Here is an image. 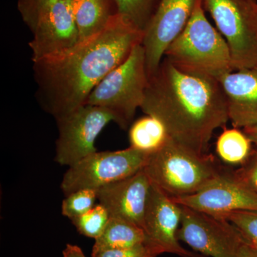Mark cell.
Segmentation results:
<instances>
[{
  "label": "cell",
  "instance_id": "obj_28",
  "mask_svg": "<svg viewBox=\"0 0 257 257\" xmlns=\"http://www.w3.org/2000/svg\"><path fill=\"white\" fill-rule=\"evenodd\" d=\"M63 257H87L77 245L68 243L63 251Z\"/></svg>",
  "mask_w": 257,
  "mask_h": 257
},
{
  "label": "cell",
  "instance_id": "obj_19",
  "mask_svg": "<svg viewBox=\"0 0 257 257\" xmlns=\"http://www.w3.org/2000/svg\"><path fill=\"white\" fill-rule=\"evenodd\" d=\"M252 143L247 135L239 128H224L216 141V151L226 163L243 165L251 156Z\"/></svg>",
  "mask_w": 257,
  "mask_h": 257
},
{
  "label": "cell",
  "instance_id": "obj_17",
  "mask_svg": "<svg viewBox=\"0 0 257 257\" xmlns=\"http://www.w3.org/2000/svg\"><path fill=\"white\" fill-rule=\"evenodd\" d=\"M146 242L143 228L124 219L110 217L102 234L95 239L92 256L106 250L133 247Z\"/></svg>",
  "mask_w": 257,
  "mask_h": 257
},
{
  "label": "cell",
  "instance_id": "obj_8",
  "mask_svg": "<svg viewBox=\"0 0 257 257\" xmlns=\"http://www.w3.org/2000/svg\"><path fill=\"white\" fill-rule=\"evenodd\" d=\"M58 138L55 161L61 166L77 163L96 151V139L106 125L116 123L114 113L100 106L84 104L57 118Z\"/></svg>",
  "mask_w": 257,
  "mask_h": 257
},
{
  "label": "cell",
  "instance_id": "obj_14",
  "mask_svg": "<svg viewBox=\"0 0 257 257\" xmlns=\"http://www.w3.org/2000/svg\"><path fill=\"white\" fill-rule=\"evenodd\" d=\"M151 185L143 168L131 177L98 189V200L107 209L110 217L124 219L143 229Z\"/></svg>",
  "mask_w": 257,
  "mask_h": 257
},
{
  "label": "cell",
  "instance_id": "obj_2",
  "mask_svg": "<svg viewBox=\"0 0 257 257\" xmlns=\"http://www.w3.org/2000/svg\"><path fill=\"white\" fill-rule=\"evenodd\" d=\"M140 109L160 120L171 139L201 155L208 154L213 133L229 120L218 79L185 72L166 57L149 77Z\"/></svg>",
  "mask_w": 257,
  "mask_h": 257
},
{
  "label": "cell",
  "instance_id": "obj_6",
  "mask_svg": "<svg viewBox=\"0 0 257 257\" xmlns=\"http://www.w3.org/2000/svg\"><path fill=\"white\" fill-rule=\"evenodd\" d=\"M227 42L234 70L257 64V4L248 0H202Z\"/></svg>",
  "mask_w": 257,
  "mask_h": 257
},
{
  "label": "cell",
  "instance_id": "obj_13",
  "mask_svg": "<svg viewBox=\"0 0 257 257\" xmlns=\"http://www.w3.org/2000/svg\"><path fill=\"white\" fill-rule=\"evenodd\" d=\"M182 219V207L173 198L152 184L147 200L144 226L147 242L161 253L181 257H204L182 247L177 237Z\"/></svg>",
  "mask_w": 257,
  "mask_h": 257
},
{
  "label": "cell",
  "instance_id": "obj_1",
  "mask_svg": "<svg viewBox=\"0 0 257 257\" xmlns=\"http://www.w3.org/2000/svg\"><path fill=\"white\" fill-rule=\"evenodd\" d=\"M143 32L116 15L96 37L61 55L33 62L36 97L55 119L84 105L94 88L142 44Z\"/></svg>",
  "mask_w": 257,
  "mask_h": 257
},
{
  "label": "cell",
  "instance_id": "obj_9",
  "mask_svg": "<svg viewBox=\"0 0 257 257\" xmlns=\"http://www.w3.org/2000/svg\"><path fill=\"white\" fill-rule=\"evenodd\" d=\"M182 219L177 237L194 251L210 257H236L246 239L221 216L181 205Z\"/></svg>",
  "mask_w": 257,
  "mask_h": 257
},
{
  "label": "cell",
  "instance_id": "obj_11",
  "mask_svg": "<svg viewBox=\"0 0 257 257\" xmlns=\"http://www.w3.org/2000/svg\"><path fill=\"white\" fill-rule=\"evenodd\" d=\"M197 0H160L144 32L143 45L149 77L156 72L166 50L182 33Z\"/></svg>",
  "mask_w": 257,
  "mask_h": 257
},
{
  "label": "cell",
  "instance_id": "obj_29",
  "mask_svg": "<svg viewBox=\"0 0 257 257\" xmlns=\"http://www.w3.org/2000/svg\"><path fill=\"white\" fill-rule=\"evenodd\" d=\"M243 132L251 139V142L257 147V124L243 128Z\"/></svg>",
  "mask_w": 257,
  "mask_h": 257
},
{
  "label": "cell",
  "instance_id": "obj_12",
  "mask_svg": "<svg viewBox=\"0 0 257 257\" xmlns=\"http://www.w3.org/2000/svg\"><path fill=\"white\" fill-rule=\"evenodd\" d=\"M29 43L32 62L61 55L80 43L73 0H60L37 22Z\"/></svg>",
  "mask_w": 257,
  "mask_h": 257
},
{
  "label": "cell",
  "instance_id": "obj_21",
  "mask_svg": "<svg viewBox=\"0 0 257 257\" xmlns=\"http://www.w3.org/2000/svg\"><path fill=\"white\" fill-rule=\"evenodd\" d=\"M110 215L102 204L99 203L85 214L72 219V224L79 234L97 239L105 229Z\"/></svg>",
  "mask_w": 257,
  "mask_h": 257
},
{
  "label": "cell",
  "instance_id": "obj_23",
  "mask_svg": "<svg viewBox=\"0 0 257 257\" xmlns=\"http://www.w3.org/2000/svg\"><path fill=\"white\" fill-rule=\"evenodd\" d=\"M219 216L231 222L248 242L257 246V211H235Z\"/></svg>",
  "mask_w": 257,
  "mask_h": 257
},
{
  "label": "cell",
  "instance_id": "obj_30",
  "mask_svg": "<svg viewBox=\"0 0 257 257\" xmlns=\"http://www.w3.org/2000/svg\"><path fill=\"white\" fill-rule=\"evenodd\" d=\"M248 1L251 2L253 4H257V0H248Z\"/></svg>",
  "mask_w": 257,
  "mask_h": 257
},
{
  "label": "cell",
  "instance_id": "obj_7",
  "mask_svg": "<svg viewBox=\"0 0 257 257\" xmlns=\"http://www.w3.org/2000/svg\"><path fill=\"white\" fill-rule=\"evenodd\" d=\"M150 154L130 147L119 151L96 152L69 167L61 189L64 195L84 189H98L131 177L145 168Z\"/></svg>",
  "mask_w": 257,
  "mask_h": 257
},
{
  "label": "cell",
  "instance_id": "obj_31",
  "mask_svg": "<svg viewBox=\"0 0 257 257\" xmlns=\"http://www.w3.org/2000/svg\"><path fill=\"white\" fill-rule=\"evenodd\" d=\"M256 8H257V6H256Z\"/></svg>",
  "mask_w": 257,
  "mask_h": 257
},
{
  "label": "cell",
  "instance_id": "obj_27",
  "mask_svg": "<svg viewBox=\"0 0 257 257\" xmlns=\"http://www.w3.org/2000/svg\"><path fill=\"white\" fill-rule=\"evenodd\" d=\"M236 257H257V246L245 241Z\"/></svg>",
  "mask_w": 257,
  "mask_h": 257
},
{
  "label": "cell",
  "instance_id": "obj_24",
  "mask_svg": "<svg viewBox=\"0 0 257 257\" xmlns=\"http://www.w3.org/2000/svg\"><path fill=\"white\" fill-rule=\"evenodd\" d=\"M60 0H18V8L24 23L33 31L42 15Z\"/></svg>",
  "mask_w": 257,
  "mask_h": 257
},
{
  "label": "cell",
  "instance_id": "obj_3",
  "mask_svg": "<svg viewBox=\"0 0 257 257\" xmlns=\"http://www.w3.org/2000/svg\"><path fill=\"white\" fill-rule=\"evenodd\" d=\"M202 0H197L182 33L166 50L165 57L185 72L219 79L234 71L227 42L208 21Z\"/></svg>",
  "mask_w": 257,
  "mask_h": 257
},
{
  "label": "cell",
  "instance_id": "obj_5",
  "mask_svg": "<svg viewBox=\"0 0 257 257\" xmlns=\"http://www.w3.org/2000/svg\"><path fill=\"white\" fill-rule=\"evenodd\" d=\"M148 83L145 50L140 44L126 60L94 88L85 104L112 111L116 124L126 130L133 124L137 110L143 105Z\"/></svg>",
  "mask_w": 257,
  "mask_h": 257
},
{
  "label": "cell",
  "instance_id": "obj_10",
  "mask_svg": "<svg viewBox=\"0 0 257 257\" xmlns=\"http://www.w3.org/2000/svg\"><path fill=\"white\" fill-rule=\"evenodd\" d=\"M173 199L180 205L216 216L257 211V193L243 183L234 171L226 169L199 192Z\"/></svg>",
  "mask_w": 257,
  "mask_h": 257
},
{
  "label": "cell",
  "instance_id": "obj_18",
  "mask_svg": "<svg viewBox=\"0 0 257 257\" xmlns=\"http://www.w3.org/2000/svg\"><path fill=\"white\" fill-rule=\"evenodd\" d=\"M168 138L165 125L150 115L133 121L128 130L130 147L146 153L156 152L165 145Z\"/></svg>",
  "mask_w": 257,
  "mask_h": 257
},
{
  "label": "cell",
  "instance_id": "obj_22",
  "mask_svg": "<svg viewBox=\"0 0 257 257\" xmlns=\"http://www.w3.org/2000/svg\"><path fill=\"white\" fill-rule=\"evenodd\" d=\"M62 203V214L72 220L85 214L96 205L97 190L84 189L65 196Z\"/></svg>",
  "mask_w": 257,
  "mask_h": 257
},
{
  "label": "cell",
  "instance_id": "obj_16",
  "mask_svg": "<svg viewBox=\"0 0 257 257\" xmlns=\"http://www.w3.org/2000/svg\"><path fill=\"white\" fill-rule=\"evenodd\" d=\"M73 11L80 42L104 31L116 15L113 0H73Z\"/></svg>",
  "mask_w": 257,
  "mask_h": 257
},
{
  "label": "cell",
  "instance_id": "obj_26",
  "mask_svg": "<svg viewBox=\"0 0 257 257\" xmlns=\"http://www.w3.org/2000/svg\"><path fill=\"white\" fill-rule=\"evenodd\" d=\"M234 173L243 183L257 193V152L250 156L242 167L235 171Z\"/></svg>",
  "mask_w": 257,
  "mask_h": 257
},
{
  "label": "cell",
  "instance_id": "obj_4",
  "mask_svg": "<svg viewBox=\"0 0 257 257\" xmlns=\"http://www.w3.org/2000/svg\"><path fill=\"white\" fill-rule=\"evenodd\" d=\"M222 169L209 154L197 153L170 137L163 146L150 154L145 167L151 183L173 198L199 192Z\"/></svg>",
  "mask_w": 257,
  "mask_h": 257
},
{
  "label": "cell",
  "instance_id": "obj_15",
  "mask_svg": "<svg viewBox=\"0 0 257 257\" xmlns=\"http://www.w3.org/2000/svg\"><path fill=\"white\" fill-rule=\"evenodd\" d=\"M234 127L257 124V64L251 68L234 70L219 79Z\"/></svg>",
  "mask_w": 257,
  "mask_h": 257
},
{
  "label": "cell",
  "instance_id": "obj_25",
  "mask_svg": "<svg viewBox=\"0 0 257 257\" xmlns=\"http://www.w3.org/2000/svg\"><path fill=\"white\" fill-rule=\"evenodd\" d=\"M160 254L157 248L146 242L133 247L106 250L92 257H157Z\"/></svg>",
  "mask_w": 257,
  "mask_h": 257
},
{
  "label": "cell",
  "instance_id": "obj_20",
  "mask_svg": "<svg viewBox=\"0 0 257 257\" xmlns=\"http://www.w3.org/2000/svg\"><path fill=\"white\" fill-rule=\"evenodd\" d=\"M116 15L142 32H145L160 0H113Z\"/></svg>",
  "mask_w": 257,
  "mask_h": 257
}]
</instances>
